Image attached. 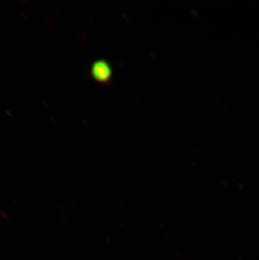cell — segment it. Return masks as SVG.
Segmentation results:
<instances>
[{
	"label": "cell",
	"mask_w": 259,
	"mask_h": 260,
	"mask_svg": "<svg viewBox=\"0 0 259 260\" xmlns=\"http://www.w3.org/2000/svg\"><path fill=\"white\" fill-rule=\"evenodd\" d=\"M93 74L98 79H106L110 75V69L109 67L105 66V63H97Z\"/></svg>",
	"instance_id": "cell-1"
}]
</instances>
